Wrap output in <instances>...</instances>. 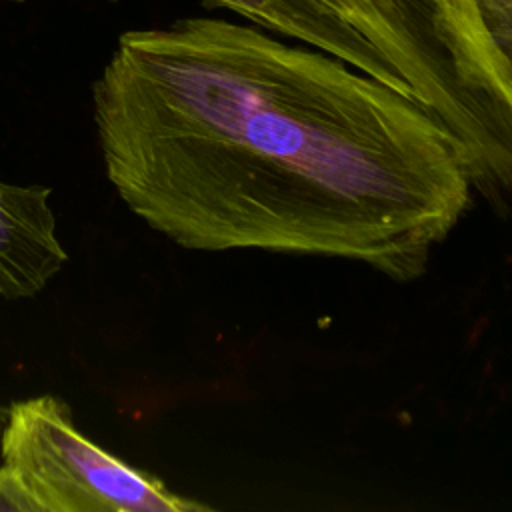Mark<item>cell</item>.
Here are the masks:
<instances>
[{
    "mask_svg": "<svg viewBox=\"0 0 512 512\" xmlns=\"http://www.w3.org/2000/svg\"><path fill=\"white\" fill-rule=\"evenodd\" d=\"M8 412H10V406H0V438H2L4 426L8 422Z\"/></svg>",
    "mask_w": 512,
    "mask_h": 512,
    "instance_id": "ba28073f",
    "label": "cell"
},
{
    "mask_svg": "<svg viewBox=\"0 0 512 512\" xmlns=\"http://www.w3.org/2000/svg\"><path fill=\"white\" fill-rule=\"evenodd\" d=\"M106 176L186 250H264L424 274L472 204L428 112L316 48L220 18L130 30L92 86Z\"/></svg>",
    "mask_w": 512,
    "mask_h": 512,
    "instance_id": "6da1fadb",
    "label": "cell"
},
{
    "mask_svg": "<svg viewBox=\"0 0 512 512\" xmlns=\"http://www.w3.org/2000/svg\"><path fill=\"white\" fill-rule=\"evenodd\" d=\"M388 60L402 94L462 148L474 190L512 196V96L468 32V0H330Z\"/></svg>",
    "mask_w": 512,
    "mask_h": 512,
    "instance_id": "7a4b0ae2",
    "label": "cell"
},
{
    "mask_svg": "<svg viewBox=\"0 0 512 512\" xmlns=\"http://www.w3.org/2000/svg\"><path fill=\"white\" fill-rule=\"evenodd\" d=\"M48 198L46 186L0 180V296L8 300L36 296L68 262Z\"/></svg>",
    "mask_w": 512,
    "mask_h": 512,
    "instance_id": "277c9868",
    "label": "cell"
},
{
    "mask_svg": "<svg viewBox=\"0 0 512 512\" xmlns=\"http://www.w3.org/2000/svg\"><path fill=\"white\" fill-rule=\"evenodd\" d=\"M228 10L310 48L330 54L402 94L388 60L330 0H214ZM404 96V94H402Z\"/></svg>",
    "mask_w": 512,
    "mask_h": 512,
    "instance_id": "5b68a950",
    "label": "cell"
},
{
    "mask_svg": "<svg viewBox=\"0 0 512 512\" xmlns=\"http://www.w3.org/2000/svg\"><path fill=\"white\" fill-rule=\"evenodd\" d=\"M0 512H46L24 476L6 462L0 466Z\"/></svg>",
    "mask_w": 512,
    "mask_h": 512,
    "instance_id": "52a82bcc",
    "label": "cell"
},
{
    "mask_svg": "<svg viewBox=\"0 0 512 512\" xmlns=\"http://www.w3.org/2000/svg\"><path fill=\"white\" fill-rule=\"evenodd\" d=\"M0 452L44 502L46 512L210 510L88 440L74 426L70 406L52 394L10 404Z\"/></svg>",
    "mask_w": 512,
    "mask_h": 512,
    "instance_id": "3957f363",
    "label": "cell"
},
{
    "mask_svg": "<svg viewBox=\"0 0 512 512\" xmlns=\"http://www.w3.org/2000/svg\"><path fill=\"white\" fill-rule=\"evenodd\" d=\"M466 20L486 66L512 96V0H468Z\"/></svg>",
    "mask_w": 512,
    "mask_h": 512,
    "instance_id": "8992f818",
    "label": "cell"
}]
</instances>
